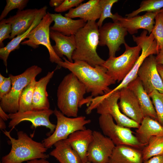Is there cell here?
<instances>
[{
  "mask_svg": "<svg viewBox=\"0 0 163 163\" xmlns=\"http://www.w3.org/2000/svg\"><path fill=\"white\" fill-rule=\"evenodd\" d=\"M62 58L64 61L59 62L57 65L74 74L85 85L86 92L91 93L92 97L109 92L111 90L109 86L116 83L102 66L93 67L84 61L76 60L72 62L64 57Z\"/></svg>",
  "mask_w": 163,
  "mask_h": 163,
  "instance_id": "obj_1",
  "label": "cell"
},
{
  "mask_svg": "<svg viewBox=\"0 0 163 163\" xmlns=\"http://www.w3.org/2000/svg\"><path fill=\"white\" fill-rule=\"evenodd\" d=\"M85 87L72 73L66 75L59 84L57 90V105L65 115L73 117H78V108L90 104L92 97L86 98Z\"/></svg>",
  "mask_w": 163,
  "mask_h": 163,
  "instance_id": "obj_2",
  "label": "cell"
},
{
  "mask_svg": "<svg viewBox=\"0 0 163 163\" xmlns=\"http://www.w3.org/2000/svg\"><path fill=\"white\" fill-rule=\"evenodd\" d=\"M9 139L8 142L11 145L9 152L3 156L1 163H22L35 159H46L49 155L45 153L47 149L43 144L33 140L22 131L17 132V139L13 138L10 132L2 130Z\"/></svg>",
  "mask_w": 163,
  "mask_h": 163,
  "instance_id": "obj_3",
  "label": "cell"
},
{
  "mask_svg": "<svg viewBox=\"0 0 163 163\" xmlns=\"http://www.w3.org/2000/svg\"><path fill=\"white\" fill-rule=\"evenodd\" d=\"M75 36L76 48L72 56L73 61H84L93 67L103 66L105 61L98 56L96 51L99 43V27L97 22L87 21Z\"/></svg>",
  "mask_w": 163,
  "mask_h": 163,
  "instance_id": "obj_4",
  "label": "cell"
},
{
  "mask_svg": "<svg viewBox=\"0 0 163 163\" xmlns=\"http://www.w3.org/2000/svg\"><path fill=\"white\" fill-rule=\"evenodd\" d=\"M42 70L41 67L34 65L19 75H9L12 81V87L9 92L0 99V107L5 112L9 114L18 111L20 97L23 90Z\"/></svg>",
  "mask_w": 163,
  "mask_h": 163,
  "instance_id": "obj_5",
  "label": "cell"
},
{
  "mask_svg": "<svg viewBox=\"0 0 163 163\" xmlns=\"http://www.w3.org/2000/svg\"><path fill=\"white\" fill-rule=\"evenodd\" d=\"M125 50L118 57H109L102 66L107 70V74L115 81H122L133 67L140 55L142 48L139 45L130 46L124 44Z\"/></svg>",
  "mask_w": 163,
  "mask_h": 163,
  "instance_id": "obj_6",
  "label": "cell"
},
{
  "mask_svg": "<svg viewBox=\"0 0 163 163\" xmlns=\"http://www.w3.org/2000/svg\"><path fill=\"white\" fill-rule=\"evenodd\" d=\"M53 113L57 119V124L54 132L42 142L47 149L50 148L57 142L67 139L69 136L78 130L86 129L85 125L91 121L85 116L70 118L55 108Z\"/></svg>",
  "mask_w": 163,
  "mask_h": 163,
  "instance_id": "obj_7",
  "label": "cell"
},
{
  "mask_svg": "<svg viewBox=\"0 0 163 163\" xmlns=\"http://www.w3.org/2000/svg\"><path fill=\"white\" fill-rule=\"evenodd\" d=\"M98 121L103 134L109 138L115 145H125L141 150L145 146L139 142L129 128L117 124L110 114L100 115Z\"/></svg>",
  "mask_w": 163,
  "mask_h": 163,
  "instance_id": "obj_8",
  "label": "cell"
},
{
  "mask_svg": "<svg viewBox=\"0 0 163 163\" xmlns=\"http://www.w3.org/2000/svg\"><path fill=\"white\" fill-rule=\"evenodd\" d=\"M148 32L144 30L139 36L133 35V41L142 48L141 53L131 71L120 84L108 92L109 94L126 87L129 83L138 77L139 69L145 59L150 55H157L158 53L159 50L153 34L151 33L148 36Z\"/></svg>",
  "mask_w": 163,
  "mask_h": 163,
  "instance_id": "obj_9",
  "label": "cell"
},
{
  "mask_svg": "<svg viewBox=\"0 0 163 163\" xmlns=\"http://www.w3.org/2000/svg\"><path fill=\"white\" fill-rule=\"evenodd\" d=\"M53 21L50 13L47 12L39 24L27 36L26 38L28 39L23 41L21 44L34 49L37 48L40 45L44 46L48 51L50 62L57 64L62 60L56 54L51 44L50 26Z\"/></svg>",
  "mask_w": 163,
  "mask_h": 163,
  "instance_id": "obj_10",
  "label": "cell"
},
{
  "mask_svg": "<svg viewBox=\"0 0 163 163\" xmlns=\"http://www.w3.org/2000/svg\"><path fill=\"white\" fill-rule=\"evenodd\" d=\"M99 45L107 46L109 50V57H115L116 52L122 44L125 43L126 30L115 22H108L99 28Z\"/></svg>",
  "mask_w": 163,
  "mask_h": 163,
  "instance_id": "obj_11",
  "label": "cell"
},
{
  "mask_svg": "<svg viewBox=\"0 0 163 163\" xmlns=\"http://www.w3.org/2000/svg\"><path fill=\"white\" fill-rule=\"evenodd\" d=\"M115 146L109 138L99 131H93L92 139L87 152L88 162L91 163H109Z\"/></svg>",
  "mask_w": 163,
  "mask_h": 163,
  "instance_id": "obj_12",
  "label": "cell"
},
{
  "mask_svg": "<svg viewBox=\"0 0 163 163\" xmlns=\"http://www.w3.org/2000/svg\"><path fill=\"white\" fill-rule=\"evenodd\" d=\"M53 113L54 111L50 109L9 113L8 115L11 120L9 123L8 127L11 128L12 130L21 122L29 121L32 123L33 128H36L38 126H43L48 128L50 130L49 133L50 136L54 132L56 127V125L52 123L49 119L50 116Z\"/></svg>",
  "mask_w": 163,
  "mask_h": 163,
  "instance_id": "obj_13",
  "label": "cell"
},
{
  "mask_svg": "<svg viewBox=\"0 0 163 163\" xmlns=\"http://www.w3.org/2000/svg\"><path fill=\"white\" fill-rule=\"evenodd\" d=\"M157 65L155 56L150 55L145 59L137 72L138 77L149 95L155 89L163 94V83Z\"/></svg>",
  "mask_w": 163,
  "mask_h": 163,
  "instance_id": "obj_14",
  "label": "cell"
},
{
  "mask_svg": "<svg viewBox=\"0 0 163 163\" xmlns=\"http://www.w3.org/2000/svg\"><path fill=\"white\" fill-rule=\"evenodd\" d=\"M120 97L119 91L114 92L107 96L97 107V112L100 115L109 114L121 126L129 128H138L140 124L129 118L121 112L118 103Z\"/></svg>",
  "mask_w": 163,
  "mask_h": 163,
  "instance_id": "obj_15",
  "label": "cell"
},
{
  "mask_svg": "<svg viewBox=\"0 0 163 163\" xmlns=\"http://www.w3.org/2000/svg\"><path fill=\"white\" fill-rule=\"evenodd\" d=\"M153 12H147L142 15H136L132 17H123L118 14L117 23L125 28L131 35L138 33L139 29L146 30L150 34L155 24L156 15L162 10Z\"/></svg>",
  "mask_w": 163,
  "mask_h": 163,
  "instance_id": "obj_16",
  "label": "cell"
},
{
  "mask_svg": "<svg viewBox=\"0 0 163 163\" xmlns=\"http://www.w3.org/2000/svg\"><path fill=\"white\" fill-rule=\"evenodd\" d=\"M40 11V9L30 8L18 10L16 14L5 19L6 23L10 24L12 31L10 39L27 31L31 27Z\"/></svg>",
  "mask_w": 163,
  "mask_h": 163,
  "instance_id": "obj_17",
  "label": "cell"
},
{
  "mask_svg": "<svg viewBox=\"0 0 163 163\" xmlns=\"http://www.w3.org/2000/svg\"><path fill=\"white\" fill-rule=\"evenodd\" d=\"M119 91L118 105L120 110L126 116L140 124L144 117L135 95L127 87Z\"/></svg>",
  "mask_w": 163,
  "mask_h": 163,
  "instance_id": "obj_18",
  "label": "cell"
},
{
  "mask_svg": "<svg viewBox=\"0 0 163 163\" xmlns=\"http://www.w3.org/2000/svg\"><path fill=\"white\" fill-rule=\"evenodd\" d=\"M92 131L85 129L75 131L64 140L77 153L82 163L88 162L87 152L88 146L92 139Z\"/></svg>",
  "mask_w": 163,
  "mask_h": 163,
  "instance_id": "obj_19",
  "label": "cell"
},
{
  "mask_svg": "<svg viewBox=\"0 0 163 163\" xmlns=\"http://www.w3.org/2000/svg\"><path fill=\"white\" fill-rule=\"evenodd\" d=\"M135 94L140 106L144 118L149 117L158 121L156 112L150 97L137 77L127 86Z\"/></svg>",
  "mask_w": 163,
  "mask_h": 163,
  "instance_id": "obj_20",
  "label": "cell"
},
{
  "mask_svg": "<svg viewBox=\"0 0 163 163\" xmlns=\"http://www.w3.org/2000/svg\"><path fill=\"white\" fill-rule=\"evenodd\" d=\"M101 14L100 0H90L71 8L64 16L72 19L79 18L87 22L89 21H96L100 18Z\"/></svg>",
  "mask_w": 163,
  "mask_h": 163,
  "instance_id": "obj_21",
  "label": "cell"
},
{
  "mask_svg": "<svg viewBox=\"0 0 163 163\" xmlns=\"http://www.w3.org/2000/svg\"><path fill=\"white\" fill-rule=\"evenodd\" d=\"M50 37L55 43V45L52 46L56 55L60 58L65 56L68 61L73 62L72 56L76 48L75 35L66 36L50 30Z\"/></svg>",
  "mask_w": 163,
  "mask_h": 163,
  "instance_id": "obj_22",
  "label": "cell"
},
{
  "mask_svg": "<svg viewBox=\"0 0 163 163\" xmlns=\"http://www.w3.org/2000/svg\"><path fill=\"white\" fill-rule=\"evenodd\" d=\"M50 15L54 23L50 27V30L66 36L75 35L87 23L82 19L73 20L64 16L60 13H50Z\"/></svg>",
  "mask_w": 163,
  "mask_h": 163,
  "instance_id": "obj_23",
  "label": "cell"
},
{
  "mask_svg": "<svg viewBox=\"0 0 163 163\" xmlns=\"http://www.w3.org/2000/svg\"><path fill=\"white\" fill-rule=\"evenodd\" d=\"M54 73V71L49 72L46 75L36 81L33 94V110H42L50 109L46 87Z\"/></svg>",
  "mask_w": 163,
  "mask_h": 163,
  "instance_id": "obj_24",
  "label": "cell"
},
{
  "mask_svg": "<svg viewBox=\"0 0 163 163\" xmlns=\"http://www.w3.org/2000/svg\"><path fill=\"white\" fill-rule=\"evenodd\" d=\"M135 134L139 142L145 146L151 137H163V126L158 121L149 117H145L136 130Z\"/></svg>",
  "mask_w": 163,
  "mask_h": 163,
  "instance_id": "obj_25",
  "label": "cell"
},
{
  "mask_svg": "<svg viewBox=\"0 0 163 163\" xmlns=\"http://www.w3.org/2000/svg\"><path fill=\"white\" fill-rule=\"evenodd\" d=\"M142 150L125 145H115L109 163H143Z\"/></svg>",
  "mask_w": 163,
  "mask_h": 163,
  "instance_id": "obj_26",
  "label": "cell"
},
{
  "mask_svg": "<svg viewBox=\"0 0 163 163\" xmlns=\"http://www.w3.org/2000/svg\"><path fill=\"white\" fill-rule=\"evenodd\" d=\"M47 9V7L46 6L40 8L38 14L30 27L24 33L17 35L12 39L6 46L0 48V58L2 60L4 64L6 67L7 72V60L10 53L14 50L18 49L21 42L26 38L30 32L39 24L46 14Z\"/></svg>",
  "mask_w": 163,
  "mask_h": 163,
  "instance_id": "obj_27",
  "label": "cell"
},
{
  "mask_svg": "<svg viewBox=\"0 0 163 163\" xmlns=\"http://www.w3.org/2000/svg\"><path fill=\"white\" fill-rule=\"evenodd\" d=\"M50 155L55 158L59 163H82L76 152L65 140L59 141Z\"/></svg>",
  "mask_w": 163,
  "mask_h": 163,
  "instance_id": "obj_28",
  "label": "cell"
},
{
  "mask_svg": "<svg viewBox=\"0 0 163 163\" xmlns=\"http://www.w3.org/2000/svg\"><path fill=\"white\" fill-rule=\"evenodd\" d=\"M143 161L155 156L163 155V137L153 136L142 150Z\"/></svg>",
  "mask_w": 163,
  "mask_h": 163,
  "instance_id": "obj_29",
  "label": "cell"
},
{
  "mask_svg": "<svg viewBox=\"0 0 163 163\" xmlns=\"http://www.w3.org/2000/svg\"><path fill=\"white\" fill-rule=\"evenodd\" d=\"M36 82L34 78L23 90L20 97L18 112H23L33 110V94Z\"/></svg>",
  "mask_w": 163,
  "mask_h": 163,
  "instance_id": "obj_30",
  "label": "cell"
},
{
  "mask_svg": "<svg viewBox=\"0 0 163 163\" xmlns=\"http://www.w3.org/2000/svg\"><path fill=\"white\" fill-rule=\"evenodd\" d=\"M163 8V0H144L142 1L139 8L132 12L126 15L128 18L138 15L142 12H155Z\"/></svg>",
  "mask_w": 163,
  "mask_h": 163,
  "instance_id": "obj_31",
  "label": "cell"
},
{
  "mask_svg": "<svg viewBox=\"0 0 163 163\" xmlns=\"http://www.w3.org/2000/svg\"><path fill=\"white\" fill-rule=\"evenodd\" d=\"M118 1V0H100L101 14L97 22L99 28L103 25L104 21L107 18H111L114 22L116 21L119 14L117 13L113 14L111 12V9L113 5Z\"/></svg>",
  "mask_w": 163,
  "mask_h": 163,
  "instance_id": "obj_32",
  "label": "cell"
},
{
  "mask_svg": "<svg viewBox=\"0 0 163 163\" xmlns=\"http://www.w3.org/2000/svg\"><path fill=\"white\" fill-rule=\"evenodd\" d=\"M151 33L156 40L159 50L163 48V8L156 16Z\"/></svg>",
  "mask_w": 163,
  "mask_h": 163,
  "instance_id": "obj_33",
  "label": "cell"
},
{
  "mask_svg": "<svg viewBox=\"0 0 163 163\" xmlns=\"http://www.w3.org/2000/svg\"><path fill=\"white\" fill-rule=\"evenodd\" d=\"M152 99L158 121L163 126V94L155 89L149 95Z\"/></svg>",
  "mask_w": 163,
  "mask_h": 163,
  "instance_id": "obj_34",
  "label": "cell"
},
{
  "mask_svg": "<svg viewBox=\"0 0 163 163\" xmlns=\"http://www.w3.org/2000/svg\"><path fill=\"white\" fill-rule=\"evenodd\" d=\"M29 2L28 0H6V5L0 16V20L5 19L12 10L17 9L23 10Z\"/></svg>",
  "mask_w": 163,
  "mask_h": 163,
  "instance_id": "obj_35",
  "label": "cell"
},
{
  "mask_svg": "<svg viewBox=\"0 0 163 163\" xmlns=\"http://www.w3.org/2000/svg\"><path fill=\"white\" fill-rule=\"evenodd\" d=\"M5 20L4 19L0 22V48L4 47L3 41L5 39L10 38L12 31L11 24L6 23Z\"/></svg>",
  "mask_w": 163,
  "mask_h": 163,
  "instance_id": "obj_36",
  "label": "cell"
},
{
  "mask_svg": "<svg viewBox=\"0 0 163 163\" xmlns=\"http://www.w3.org/2000/svg\"><path fill=\"white\" fill-rule=\"evenodd\" d=\"M83 1V0H64L60 6L55 8L54 11L57 12H61L70 10L72 7L78 6Z\"/></svg>",
  "mask_w": 163,
  "mask_h": 163,
  "instance_id": "obj_37",
  "label": "cell"
},
{
  "mask_svg": "<svg viewBox=\"0 0 163 163\" xmlns=\"http://www.w3.org/2000/svg\"><path fill=\"white\" fill-rule=\"evenodd\" d=\"M12 85V81L8 77L5 78L3 83L0 85V99L8 94L11 90Z\"/></svg>",
  "mask_w": 163,
  "mask_h": 163,
  "instance_id": "obj_38",
  "label": "cell"
},
{
  "mask_svg": "<svg viewBox=\"0 0 163 163\" xmlns=\"http://www.w3.org/2000/svg\"><path fill=\"white\" fill-rule=\"evenodd\" d=\"M143 163H163V155L153 157L143 161Z\"/></svg>",
  "mask_w": 163,
  "mask_h": 163,
  "instance_id": "obj_39",
  "label": "cell"
},
{
  "mask_svg": "<svg viewBox=\"0 0 163 163\" xmlns=\"http://www.w3.org/2000/svg\"><path fill=\"white\" fill-rule=\"evenodd\" d=\"M155 59L157 64L163 65V48L159 50L158 53L155 56Z\"/></svg>",
  "mask_w": 163,
  "mask_h": 163,
  "instance_id": "obj_40",
  "label": "cell"
},
{
  "mask_svg": "<svg viewBox=\"0 0 163 163\" xmlns=\"http://www.w3.org/2000/svg\"><path fill=\"white\" fill-rule=\"evenodd\" d=\"M64 0H51L49 2V5L51 7L57 8L60 6Z\"/></svg>",
  "mask_w": 163,
  "mask_h": 163,
  "instance_id": "obj_41",
  "label": "cell"
},
{
  "mask_svg": "<svg viewBox=\"0 0 163 163\" xmlns=\"http://www.w3.org/2000/svg\"><path fill=\"white\" fill-rule=\"evenodd\" d=\"M46 159L44 158L35 159L27 161L26 163H50Z\"/></svg>",
  "mask_w": 163,
  "mask_h": 163,
  "instance_id": "obj_42",
  "label": "cell"
},
{
  "mask_svg": "<svg viewBox=\"0 0 163 163\" xmlns=\"http://www.w3.org/2000/svg\"><path fill=\"white\" fill-rule=\"evenodd\" d=\"M0 117L4 121H7L10 119L8 114H7L3 109L0 107Z\"/></svg>",
  "mask_w": 163,
  "mask_h": 163,
  "instance_id": "obj_43",
  "label": "cell"
},
{
  "mask_svg": "<svg viewBox=\"0 0 163 163\" xmlns=\"http://www.w3.org/2000/svg\"><path fill=\"white\" fill-rule=\"evenodd\" d=\"M157 67L158 72L160 76L163 83V65L162 64H157Z\"/></svg>",
  "mask_w": 163,
  "mask_h": 163,
  "instance_id": "obj_44",
  "label": "cell"
},
{
  "mask_svg": "<svg viewBox=\"0 0 163 163\" xmlns=\"http://www.w3.org/2000/svg\"><path fill=\"white\" fill-rule=\"evenodd\" d=\"M4 121L0 117V129L1 130H5L6 128V125Z\"/></svg>",
  "mask_w": 163,
  "mask_h": 163,
  "instance_id": "obj_45",
  "label": "cell"
},
{
  "mask_svg": "<svg viewBox=\"0 0 163 163\" xmlns=\"http://www.w3.org/2000/svg\"><path fill=\"white\" fill-rule=\"evenodd\" d=\"M5 77L3 76L1 74H0V85H1L4 82Z\"/></svg>",
  "mask_w": 163,
  "mask_h": 163,
  "instance_id": "obj_46",
  "label": "cell"
},
{
  "mask_svg": "<svg viewBox=\"0 0 163 163\" xmlns=\"http://www.w3.org/2000/svg\"><path fill=\"white\" fill-rule=\"evenodd\" d=\"M85 163H91L90 162H87Z\"/></svg>",
  "mask_w": 163,
  "mask_h": 163,
  "instance_id": "obj_47",
  "label": "cell"
},
{
  "mask_svg": "<svg viewBox=\"0 0 163 163\" xmlns=\"http://www.w3.org/2000/svg\"><path fill=\"white\" fill-rule=\"evenodd\" d=\"M0 163H1V162H0Z\"/></svg>",
  "mask_w": 163,
  "mask_h": 163,
  "instance_id": "obj_48",
  "label": "cell"
}]
</instances>
